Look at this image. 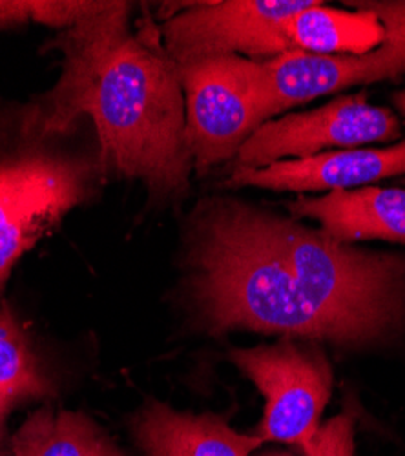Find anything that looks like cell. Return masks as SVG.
<instances>
[{"label":"cell","instance_id":"cell-14","mask_svg":"<svg viewBox=\"0 0 405 456\" xmlns=\"http://www.w3.org/2000/svg\"><path fill=\"white\" fill-rule=\"evenodd\" d=\"M13 456H128L90 416L39 409L10 442Z\"/></svg>","mask_w":405,"mask_h":456},{"label":"cell","instance_id":"cell-6","mask_svg":"<svg viewBox=\"0 0 405 456\" xmlns=\"http://www.w3.org/2000/svg\"><path fill=\"white\" fill-rule=\"evenodd\" d=\"M318 0H215L189 3L163 24V48L175 64L212 55L279 57L294 52L285 20Z\"/></svg>","mask_w":405,"mask_h":456},{"label":"cell","instance_id":"cell-7","mask_svg":"<svg viewBox=\"0 0 405 456\" xmlns=\"http://www.w3.org/2000/svg\"><path fill=\"white\" fill-rule=\"evenodd\" d=\"M250 62L239 55H212L175 64L198 175L236 158L262 126L250 90Z\"/></svg>","mask_w":405,"mask_h":456},{"label":"cell","instance_id":"cell-2","mask_svg":"<svg viewBox=\"0 0 405 456\" xmlns=\"http://www.w3.org/2000/svg\"><path fill=\"white\" fill-rule=\"evenodd\" d=\"M130 12L132 4L112 3L64 29L55 41L64 55L61 79L19 110V123L46 141L88 116L102 168L139 179L152 198L179 200L194 170L179 71L165 48L132 35Z\"/></svg>","mask_w":405,"mask_h":456},{"label":"cell","instance_id":"cell-10","mask_svg":"<svg viewBox=\"0 0 405 456\" xmlns=\"http://www.w3.org/2000/svg\"><path fill=\"white\" fill-rule=\"evenodd\" d=\"M290 216L307 217L320 231L342 243H405V190L365 186L333 190L325 196H298L285 205Z\"/></svg>","mask_w":405,"mask_h":456},{"label":"cell","instance_id":"cell-13","mask_svg":"<svg viewBox=\"0 0 405 456\" xmlns=\"http://www.w3.org/2000/svg\"><path fill=\"white\" fill-rule=\"evenodd\" d=\"M356 13L327 8L325 3L287 19L283 28L294 50L316 55L371 52L382 43V26L375 13L352 3Z\"/></svg>","mask_w":405,"mask_h":456},{"label":"cell","instance_id":"cell-8","mask_svg":"<svg viewBox=\"0 0 405 456\" xmlns=\"http://www.w3.org/2000/svg\"><path fill=\"white\" fill-rule=\"evenodd\" d=\"M401 135L389 108L375 106L365 94L340 95L321 108L287 113L257 128L236 156V168H263L278 161L323 154L327 148H356Z\"/></svg>","mask_w":405,"mask_h":456},{"label":"cell","instance_id":"cell-4","mask_svg":"<svg viewBox=\"0 0 405 456\" xmlns=\"http://www.w3.org/2000/svg\"><path fill=\"white\" fill-rule=\"evenodd\" d=\"M382 26V43L365 53L316 55L294 50L250 62V90L262 125L288 108L405 75V0H365Z\"/></svg>","mask_w":405,"mask_h":456},{"label":"cell","instance_id":"cell-16","mask_svg":"<svg viewBox=\"0 0 405 456\" xmlns=\"http://www.w3.org/2000/svg\"><path fill=\"white\" fill-rule=\"evenodd\" d=\"M354 426L356 414L347 405L336 418L318 428L304 451L307 456H354Z\"/></svg>","mask_w":405,"mask_h":456},{"label":"cell","instance_id":"cell-17","mask_svg":"<svg viewBox=\"0 0 405 456\" xmlns=\"http://www.w3.org/2000/svg\"><path fill=\"white\" fill-rule=\"evenodd\" d=\"M393 102H394V106L400 110L401 116L405 118V90L394 94V95H393Z\"/></svg>","mask_w":405,"mask_h":456},{"label":"cell","instance_id":"cell-1","mask_svg":"<svg viewBox=\"0 0 405 456\" xmlns=\"http://www.w3.org/2000/svg\"><path fill=\"white\" fill-rule=\"evenodd\" d=\"M199 327L363 349L405 334V256L363 250L250 203L201 201L189 231Z\"/></svg>","mask_w":405,"mask_h":456},{"label":"cell","instance_id":"cell-11","mask_svg":"<svg viewBox=\"0 0 405 456\" xmlns=\"http://www.w3.org/2000/svg\"><path fill=\"white\" fill-rule=\"evenodd\" d=\"M132 433L146 456H248L263 444L234 431L225 416L179 412L161 402L134 416Z\"/></svg>","mask_w":405,"mask_h":456},{"label":"cell","instance_id":"cell-15","mask_svg":"<svg viewBox=\"0 0 405 456\" xmlns=\"http://www.w3.org/2000/svg\"><path fill=\"white\" fill-rule=\"evenodd\" d=\"M112 3H77V0H0V31L24 24H43L62 31L102 13Z\"/></svg>","mask_w":405,"mask_h":456},{"label":"cell","instance_id":"cell-3","mask_svg":"<svg viewBox=\"0 0 405 456\" xmlns=\"http://www.w3.org/2000/svg\"><path fill=\"white\" fill-rule=\"evenodd\" d=\"M102 165L28 135L0 110V297L15 265L95 190Z\"/></svg>","mask_w":405,"mask_h":456},{"label":"cell","instance_id":"cell-18","mask_svg":"<svg viewBox=\"0 0 405 456\" xmlns=\"http://www.w3.org/2000/svg\"><path fill=\"white\" fill-rule=\"evenodd\" d=\"M263 456H288V454H283V452H269V454H263Z\"/></svg>","mask_w":405,"mask_h":456},{"label":"cell","instance_id":"cell-12","mask_svg":"<svg viewBox=\"0 0 405 456\" xmlns=\"http://www.w3.org/2000/svg\"><path fill=\"white\" fill-rule=\"evenodd\" d=\"M57 395L29 330L8 301H0V449L12 411Z\"/></svg>","mask_w":405,"mask_h":456},{"label":"cell","instance_id":"cell-9","mask_svg":"<svg viewBox=\"0 0 405 456\" xmlns=\"http://www.w3.org/2000/svg\"><path fill=\"white\" fill-rule=\"evenodd\" d=\"M405 174V141L389 148H347L340 151L285 159L263 168H234L225 186H255L276 192L352 190Z\"/></svg>","mask_w":405,"mask_h":456},{"label":"cell","instance_id":"cell-5","mask_svg":"<svg viewBox=\"0 0 405 456\" xmlns=\"http://www.w3.org/2000/svg\"><path fill=\"white\" fill-rule=\"evenodd\" d=\"M229 360L267 398L263 422L254 435L302 449L318 431L333 393V367L314 341L283 336L274 346L232 349Z\"/></svg>","mask_w":405,"mask_h":456}]
</instances>
